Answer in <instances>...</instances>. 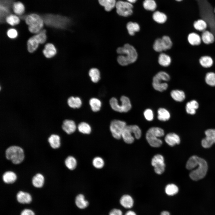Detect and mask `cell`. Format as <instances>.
<instances>
[{
    "instance_id": "obj_52",
    "label": "cell",
    "mask_w": 215,
    "mask_h": 215,
    "mask_svg": "<svg viewBox=\"0 0 215 215\" xmlns=\"http://www.w3.org/2000/svg\"><path fill=\"white\" fill-rule=\"evenodd\" d=\"M109 215H122V212L119 209H113L110 211Z\"/></svg>"
},
{
    "instance_id": "obj_17",
    "label": "cell",
    "mask_w": 215,
    "mask_h": 215,
    "mask_svg": "<svg viewBox=\"0 0 215 215\" xmlns=\"http://www.w3.org/2000/svg\"><path fill=\"white\" fill-rule=\"evenodd\" d=\"M166 142L169 146H173L179 144L180 142V138L177 134L173 133L167 134L165 138Z\"/></svg>"
},
{
    "instance_id": "obj_18",
    "label": "cell",
    "mask_w": 215,
    "mask_h": 215,
    "mask_svg": "<svg viewBox=\"0 0 215 215\" xmlns=\"http://www.w3.org/2000/svg\"><path fill=\"white\" fill-rule=\"evenodd\" d=\"M43 54L47 58H50L54 56L57 53L56 49L52 44H46L43 51Z\"/></svg>"
},
{
    "instance_id": "obj_41",
    "label": "cell",
    "mask_w": 215,
    "mask_h": 215,
    "mask_svg": "<svg viewBox=\"0 0 215 215\" xmlns=\"http://www.w3.org/2000/svg\"><path fill=\"white\" fill-rule=\"evenodd\" d=\"M89 104L92 110L94 112L99 111L101 106V102L98 99L93 98L89 101Z\"/></svg>"
},
{
    "instance_id": "obj_46",
    "label": "cell",
    "mask_w": 215,
    "mask_h": 215,
    "mask_svg": "<svg viewBox=\"0 0 215 215\" xmlns=\"http://www.w3.org/2000/svg\"><path fill=\"white\" fill-rule=\"evenodd\" d=\"M92 163L93 166L98 169L102 168L105 165L104 160L102 157L99 156L94 158L92 160Z\"/></svg>"
},
{
    "instance_id": "obj_30",
    "label": "cell",
    "mask_w": 215,
    "mask_h": 215,
    "mask_svg": "<svg viewBox=\"0 0 215 215\" xmlns=\"http://www.w3.org/2000/svg\"><path fill=\"white\" fill-rule=\"evenodd\" d=\"M44 178L43 175L39 173L36 174L33 177L32 183L35 187L37 188L42 187L44 184Z\"/></svg>"
},
{
    "instance_id": "obj_51",
    "label": "cell",
    "mask_w": 215,
    "mask_h": 215,
    "mask_svg": "<svg viewBox=\"0 0 215 215\" xmlns=\"http://www.w3.org/2000/svg\"><path fill=\"white\" fill-rule=\"evenodd\" d=\"M20 215H35V214L34 212L32 210L26 209L22 211Z\"/></svg>"
},
{
    "instance_id": "obj_31",
    "label": "cell",
    "mask_w": 215,
    "mask_h": 215,
    "mask_svg": "<svg viewBox=\"0 0 215 215\" xmlns=\"http://www.w3.org/2000/svg\"><path fill=\"white\" fill-rule=\"evenodd\" d=\"M171 95L174 100L179 102L183 101L185 98L184 92L179 90H172L171 93Z\"/></svg>"
},
{
    "instance_id": "obj_4",
    "label": "cell",
    "mask_w": 215,
    "mask_h": 215,
    "mask_svg": "<svg viewBox=\"0 0 215 215\" xmlns=\"http://www.w3.org/2000/svg\"><path fill=\"white\" fill-rule=\"evenodd\" d=\"M164 135L163 129L159 127H153L149 129L146 135V140L152 147L157 148L160 147L162 144V140L159 138Z\"/></svg>"
},
{
    "instance_id": "obj_7",
    "label": "cell",
    "mask_w": 215,
    "mask_h": 215,
    "mask_svg": "<svg viewBox=\"0 0 215 215\" xmlns=\"http://www.w3.org/2000/svg\"><path fill=\"white\" fill-rule=\"evenodd\" d=\"M5 154L7 159L15 164L20 163L24 158L23 149L16 146H12L7 148L5 150Z\"/></svg>"
},
{
    "instance_id": "obj_9",
    "label": "cell",
    "mask_w": 215,
    "mask_h": 215,
    "mask_svg": "<svg viewBox=\"0 0 215 215\" xmlns=\"http://www.w3.org/2000/svg\"><path fill=\"white\" fill-rule=\"evenodd\" d=\"M170 79L169 75L166 72L160 71L154 76L153 79L152 85L153 88L160 92L166 90L168 87L167 83L163 81H168Z\"/></svg>"
},
{
    "instance_id": "obj_36",
    "label": "cell",
    "mask_w": 215,
    "mask_h": 215,
    "mask_svg": "<svg viewBox=\"0 0 215 215\" xmlns=\"http://www.w3.org/2000/svg\"><path fill=\"white\" fill-rule=\"evenodd\" d=\"M193 26L197 30L202 32L206 30L207 27V24L204 20L199 19L194 22Z\"/></svg>"
},
{
    "instance_id": "obj_39",
    "label": "cell",
    "mask_w": 215,
    "mask_h": 215,
    "mask_svg": "<svg viewBox=\"0 0 215 215\" xmlns=\"http://www.w3.org/2000/svg\"><path fill=\"white\" fill-rule=\"evenodd\" d=\"M171 62V58L168 55L164 53H161L159 55L158 58V62L160 65L167 67L170 64Z\"/></svg>"
},
{
    "instance_id": "obj_20",
    "label": "cell",
    "mask_w": 215,
    "mask_h": 215,
    "mask_svg": "<svg viewBox=\"0 0 215 215\" xmlns=\"http://www.w3.org/2000/svg\"><path fill=\"white\" fill-rule=\"evenodd\" d=\"M116 0H98L99 4L105 11L109 12L115 7Z\"/></svg>"
},
{
    "instance_id": "obj_3",
    "label": "cell",
    "mask_w": 215,
    "mask_h": 215,
    "mask_svg": "<svg viewBox=\"0 0 215 215\" xmlns=\"http://www.w3.org/2000/svg\"><path fill=\"white\" fill-rule=\"evenodd\" d=\"M42 17L44 23L47 26L59 29H66L71 22L69 17L60 15L47 14Z\"/></svg>"
},
{
    "instance_id": "obj_34",
    "label": "cell",
    "mask_w": 215,
    "mask_h": 215,
    "mask_svg": "<svg viewBox=\"0 0 215 215\" xmlns=\"http://www.w3.org/2000/svg\"><path fill=\"white\" fill-rule=\"evenodd\" d=\"M126 28L128 33L131 36L134 35L135 32L139 31L140 29V26L137 23L131 21L127 24Z\"/></svg>"
},
{
    "instance_id": "obj_10",
    "label": "cell",
    "mask_w": 215,
    "mask_h": 215,
    "mask_svg": "<svg viewBox=\"0 0 215 215\" xmlns=\"http://www.w3.org/2000/svg\"><path fill=\"white\" fill-rule=\"evenodd\" d=\"M121 105L119 104L117 100L114 97L112 98L110 100V104L112 108L114 110L119 112H127L131 108V105L129 99L125 96L120 98Z\"/></svg>"
},
{
    "instance_id": "obj_54",
    "label": "cell",
    "mask_w": 215,
    "mask_h": 215,
    "mask_svg": "<svg viewBox=\"0 0 215 215\" xmlns=\"http://www.w3.org/2000/svg\"><path fill=\"white\" fill-rule=\"evenodd\" d=\"M160 215H170V214L168 211H164L161 212Z\"/></svg>"
},
{
    "instance_id": "obj_14",
    "label": "cell",
    "mask_w": 215,
    "mask_h": 215,
    "mask_svg": "<svg viewBox=\"0 0 215 215\" xmlns=\"http://www.w3.org/2000/svg\"><path fill=\"white\" fill-rule=\"evenodd\" d=\"M151 164L154 167V170L156 173L161 174L164 172L165 164L162 155L159 154L155 155L152 159Z\"/></svg>"
},
{
    "instance_id": "obj_8",
    "label": "cell",
    "mask_w": 215,
    "mask_h": 215,
    "mask_svg": "<svg viewBox=\"0 0 215 215\" xmlns=\"http://www.w3.org/2000/svg\"><path fill=\"white\" fill-rule=\"evenodd\" d=\"M46 30H43L30 38L27 42V49L30 53L34 52L38 48L39 44L44 43L47 39Z\"/></svg>"
},
{
    "instance_id": "obj_40",
    "label": "cell",
    "mask_w": 215,
    "mask_h": 215,
    "mask_svg": "<svg viewBox=\"0 0 215 215\" xmlns=\"http://www.w3.org/2000/svg\"><path fill=\"white\" fill-rule=\"evenodd\" d=\"M89 75L91 81L94 83L98 82L100 79V73L96 68H91L89 71Z\"/></svg>"
},
{
    "instance_id": "obj_27",
    "label": "cell",
    "mask_w": 215,
    "mask_h": 215,
    "mask_svg": "<svg viewBox=\"0 0 215 215\" xmlns=\"http://www.w3.org/2000/svg\"><path fill=\"white\" fill-rule=\"evenodd\" d=\"M50 146L53 148L57 149L60 146V138L59 136L55 134L51 135L48 139Z\"/></svg>"
},
{
    "instance_id": "obj_45",
    "label": "cell",
    "mask_w": 215,
    "mask_h": 215,
    "mask_svg": "<svg viewBox=\"0 0 215 215\" xmlns=\"http://www.w3.org/2000/svg\"><path fill=\"white\" fill-rule=\"evenodd\" d=\"M205 80L208 85L213 87L215 86V73L212 72H208L205 75Z\"/></svg>"
},
{
    "instance_id": "obj_2",
    "label": "cell",
    "mask_w": 215,
    "mask_h": 215,
    "mask_svg": "<svg viewBox=\"0 0 215 215\" xmlns=\"http://www.w3.org/2000/svg\"><path fill=\"white\" fill-rule=\"evenodd\" d=\"M116 51L120 54L118 56L117 60L121 65L126 66L133 63L137 59L138 54L136 50L128 44H125L123 47H118Z\"/></svg>"
},
{
    "instance_id": "obj_38",
    "label": "cell",
    "mask_w": 215,
    "mask_h": 215,
    "mask_svg": "<svg viewBox=\"0 0 215 215\" xmlns=\"http://www.w3.org/2000/svg\"><path fill=\"white\" fill-rule=\"evenodd\" d=\"M12 9L14 13L19 15H21L24 13L25 11V7L23 4L20 2H14Z\"/></svg>"
},
{
    "instance_id": "obj_15",
    "label": "cell",
    "mask_w": 215,
    "mask_h": 215,
    "mask_svg": "<svg viewBox=\"0 0 215 215\" xmlns=\"http://www.w3.org/2000/svg\"><path fill=\"white\" fill-rule=\"evenodd\" d=\"M205 133L206 136L202 140L201 145L205 148H209L215 143V129H208Z\"/></svg>"
},
{
    "instance_id": "obj_24",
    "label": "cell",
    "mask_w": 215,
    "mask_h": 215,
    "mask_svg": "<svg viewBox=\"0 0 215 215\" xmlns=\"http://www.w3.org/2000/svg\"><path fill=\"white\" fill-rule=\"evenodd\" d=\"M199 61L200 65L205 68L211 67L212 66L214 63L212 58L208 55L201 56L199 58Z\"/></svg>"
},
{
    "instance_id": "obj_49",
    "label": "cell",
    "mask_w": 215,
    "mask_h": 215,
    "mask_svg": "<svg viewBox=\"0 0 215 215\" xmlns=\"http://www.w3.org/2000/svg\"><path fill=\"white\" fill-rule=\"evenodd\" d=\"M144 116L146 119L150 121L152 120L153 118V114L152 110L149 109L145 110L144 112Z\"/></svg>"
},
{
    "instance_id": "obj_42",
    "label": "cell",
    "mask_w": 215,
    "mask_h": 215,
    "mask_svg": "<svg viewBox=\"0 0 215 215\" xmlns=\"http://www.w3.org/2000/svg\"><path fill=\"white\" fill-rule=\"evenodd\" d=\"M78 129L80 132L84 134H89L91 131L90 126L85 122H81L78 125Z\"/></svg>"
},
{
    "instance_id": "obj_29",
    "label": "cell",
    "mask_w": 215,
    "mask_h": 215,
    "mask_svg": "<svg viewBox=\"0 0 215 215\" xmlns=\"http://www.w3.org/2000/svg\"><path fill=\"white\" fill-rule=\"evenodd\" d=\"M121 204L126 208H131L133 204V201L132 197L128 195H124L121 198L120 201Z\"/></svg>"
},
{
    "instance_id": "obj_50",
    "label": "cell",
    "mask_w": 215,
    "mask_h": 215,
    "mask_svg": "<svg viewBox=\"0 0 215 215\" xmlns=\"http://www.w3.org/2000/svg\"><path fill=\"white\" fill-rule=\"evenodd\" d=\"M7 36L10 38L14 39L16 38L18 35L17 30L14 28H10L7 32Z\"/></svg>"
},
{
    "instance_id": "obj_23",
    "label": "cell",
    "mask_w": 215,
    "mask_h": 215,
    "mask_svg": "<svg viewBox=\"0 0 215 215\" xmlns=\"http://www.w3.org/2000/svg\"><path fill=\"white\" fill-rule=\"evenodd\" d=\"M152 18L154 21L157 23L162 24L166 21L167 16L164 13L158 10H156L153 12Z\"/></svg>"
},
{
    "instance_id": "obj_57",
    "label": "cell",
    "mask_w": 215,
    "mask_h": 215,
    "mask_svg": "<svg viewBox=\"0 0 215 215\" xmlns=\"http://www.w3.org/2000/svg\"><path fill=\"white\" fill-rule=\"evenodd\" d=\"M214 13H215V8L214 9Z\"/></svg>"
},
{
    "instance_id": "obj_53",
    "label": "cell",
    "mask_w": 215,
    "mask_h": 215,
    "mask_svg": "<svg viewBox=\"0 0 215 215\" xmlns=\"http://www.w3.org/2000/svg\"><path fill=\"white\" fill-rule=\"evenodd\" d=\"M125 215H136L135 213L132 211H127Z\"/></svg>"
},
{
    "instance_id": "obj_56",
    "label": "cell",
    "mask_w": 215,
    "mask_h": 215,
    "mask_svg": "<svg viewBox=\"0 0 215 215\" xmlns=\"http://www.w3.org/2000/svg\"><path fill=\"white\" fill-rule=\"evenodd\" d=\"M175 0L176 1L180 2V1H182L183 0Z\"/></svg>"
},
{
    "instance_id": "obj_26",
    "label": "cell",
    "mask_w": 215,
    "mask_h": 215,
    "mask_svg": "<svg viewBox=\"0 0 215 215\" xmlns=\"http://www.w3.org/2000/svg\"><path fill=\"white\" fill-rule=\"evenodd\" d=\"M16 174L11 171H6L2 175L3 180L7 184H12L16 181Z\"/></svg>"
},
{
    "instance_id": "obj_13",
    "label": "cell",
    "mask_w": 215,
    "mask_h": 215,
    "mask_svg": "<svg viewBox=\"0 0 215 215\" xmlns=\"http://www.w3.org/2000/svg\"><path fill=\"white\" fill-rule=\"evenodd\" d=\"M14 0H0V22L3 23L6 17L10 14Z\"/></svg>"
},
{
    "instance_id": "obj_11",
    "label": "cell",
    "mask_w": 215,
    "mask_h": 215,
    "mask_svg": "<svg viewBox=\"0 0 215 215\" xmlns=\"http://www.w3.org/2000/svg\"><path fill=\"white\" fill-rule=\"evenodd\" d=\"M133 4L126 1H117L115 9L117 14L119 16L127 17L131 16L133 13Z\"/></svg>"
},
{
    "instance_id": "obj_43",
    "label": "cell",
    "mask_w": 215,
    "mask_h": 215,
    "mask_svg": "<svg viewBox=\"0 0 215 215\" xmlns=\"http://www.w3.org/2000/svg\"><path fill=\"white\" fill-rule=\"evenodd\" d=\"M5 22L10 25L13 26L19 23L20 19L16 15L10 14L6 17Z\"/></svg>"
},
{
    "instance_id": "obj_55",
    "label": "cell",
    "mask_w": 215,
    "mask_h": 215,
    "mask_svg": "<svg viewBox=\"0 0 215 215\" xmlns=\"http://www.w3.org/2000/svg\"><path fill=\"white\" fill-rule=\"evenodd\" d=\"M137 0H126L128 2L133 4L135 3Z\"/></svg>"
},
{
    "instance_id": "obj_16",
    "label": "cell",
    "mask_w": 215,
    "mask_h": 215,
    "mask_svg": "<svg viewBox=\"0 0 215 215\" xmlns=\"http://www.w3.org/2000/svg\"><path fill=\"white\" fill-rule=\"evenodd\" d=\"M62 127L64 131L68 134L73 133L76 128L75 122L69 119H66L63 121Z\"/></svg>"
},
{
    "instance_id": "obj_37",
    "label": "cell",
    "mask_w": 215,
    "mask_h": 215,
    "mask_svg": "<svg viewBox=\"0 0 215 215\" xmlns=\"http://www.w3.org/2000/svg\"><path fill=\"white\" fill-rule=\"evenodd\" d=\"M170 115L169 112L166 109L159 108L158 110V119L161 121H165L169 119Z\"/></svg>"
},
{
    "instance_id": "obj_28",
    "label": "cell",
    "mask_w": 215,
    "mask_h": 215,
    "mask_svg": "<svg viewBox=\"0 0 215 215\" xmlns=\"http://www.w3.org/2000/svg\"><path fill=\"white\" fill-rule=\"evenodd\" d=\"M76 205L79 208L82 209L86 208L88 205V202L85 199L84 195L80 194L76 196L75 200Z\"/></svg>"
},
{
    "instance_id": "obj_5",
    "label": "cell",
    "mask_w": 215,
    "mask_h": 215,
    "mask_svg": "<svg viewBox=\"0 0 215 215\" xmlns=\"http://www.w3.org/2000/svg\"><path fill=\"white\" fill-rule=\"evenodd\" d=\"M24 19L31 33H37L42 30L44 23L42 17L39 15L32 13L25 17Z\"/></svg>"
},
{
    "instance_id": "obj_47",
    "label": "cell",
    "mask_w": 215,
    "mask_h": 215,
    "mask_svg": "<svg viewBox=\"0 0 215 215\" xmlns=\"http://www.w3.org/2000/svg\"><path fill=\"white\" fill-rule=\"evenodd\" d=\"M153 48L157 52L165 51L162 39H157L155 41L153 45Z\"/></svg>"
},
{
    "instance_id": "obj_44",
    "label": "cell",
    "mask_w": 215,
    "mask_h": 215,
    "mask_svg": "<svg viewBox=\"0 0 215 215\" xmlns=\"http://www.w3.org/2000/svg\"><path fill=\"white\" fill-rule=\"evenodd\" d=\"M178 191L177 186L173 184H169L165 188V193L169 196H173L176 194Z\"/></svg>"
},
{
    "instance_id": "obj_21",
    "label": "cell",
    "mask_w": 215,
    "mask_h": 215,
    "mask_svg": "<svg viewBox=\"0 0 215 215\" xmlns=\"http://www.w3.org/2000/svg\"><path fill=\"white\" fill-rule=\"evenodd\" d=\"M16 198L18 202L21 204H29L32 201V197L29 194L22 191L17 193Z\"/></svg>"
},
{
    "instance_id": "obj_25",
    "label": "cell",
    "mask_w": 215,
    "mask_h": 215,
    "mask_svg": "<svg viewBox=\"0 0 215 215\" xmlns=\"http://www.w3.org/2000/svg\"><path fill=\"white\" fill-rule=\"evenodd\" d=\"M199 104L195 100H193L188 102L186 105L185 109L187 113L191 115H194L196 110L199 108Z\"/></svg>"
},
{
    "instance_id": "obj_48",
    "label": "cell",
    "mask_w": 215,
    "mask_h": 215,
    "mask_svg": "<svg viewBox=\"0 0 215 215\" xmlns=\"http://www.w3.org/2000/svg\"><path fill=\"white\" fill-rule=\"evenodd\" d=\"M161 39L165 50L170 49L172 46V43L170 37L168 36H165Z\"/></svg>"
},
{
    "instance_id": "obj_6",
    "label": "cell",
    "mask_w": 215,
    "mask_h": 215,
    "mask_svg": "<svg viewBox=\"0 0 215 215\" xmlns=\"http://www.w3.org/2000/svg\"><path fill=\"white\" fill-rule=\"evenodd\" d=\"M141 131L139 128L136 125H126L123 130L122 137L126 143H133L134 140L133 135L135 138L139 139L141 136Z\"/></svg>"
},
{
    "instance_id": "obj_33",
    "label": "cell",
    "mask_w": 215,
    "mask_h": 215,
    "mask_svg": "<svg viewBox=\"0 0 215 215\" xmlns=\"http://www.w3.org/2000/svg\"><path fill=\"white\" fill-rule=\"evenodd\" d=\"M68 105L73 108H79L81 106L82 102L81 99L79 97L71 96L69 97L67 101Z\"/></svg>"
},
{
    "instance_id": "obj_22",
    "label": "cell",
    "mask_w": 215,
    "mask_h": 215,
    "mask_svg": "<svg viewBox=\"0 0 215 215\" xmlns=\"http://www.w3.org/2000/svg\"><path fill=\"white\" fill-rule=\"evenodd\" d=\"M189 43L192 46H198L201 43V38L200 36L195 32L189 33L187 37Z\"/></svg>"
},
{
    "instance_id": "obj_35",
    "label": "cell",
    "mask_w": 215,
    "mask_h": 215,
    "mask_svg": "<svg viewBox=\"0 0 215 215\" xmlns=\"http://www.w3.org/2000/svg\"><path fill=\"white\" fill-rule=\"evenodd\" d=\"M65 166L69 169L73 170L75 169L77 165V161L76 158L72 156H69L64 161Z\"/></svg>"
},
{
    "instance_id": "obj_12",
    "label": "cell",
    "mask_w": 215,
    "mask_h": 215,
    "mask_svg": "<svg viewBox=\"0 0 215 215\" xmlns=\"http://www.w3.org/2000/svg\"><path fill=\"white\" fill-rule=\"evenodd\" d=\"M127 125L125 122L115 119L111 121L110 125V130L113 137L116 139L122 137L123 130Z\"/></svg>"
},
{
    "instance_id": "obj_32",
    "label": "cell",
    "mask_w": 215,
    "mask_h": 215,
    "mask_svg": "<svg viewBox=\"0 0 215 215\" xmlns=\"http://www.w3.org/2000/svg\"><path fill=\"white\" fill-rule=\"evenodd\" d=\"M143 6L146 10L153 12L156 10L157 7V4L155 0H144Z\"/></svg>"
},
{
    "instance_id": "obj_19",
    "label": "cell",
    "mask_w": 215,
    "mask_h": 215,
    "mask_svg": "<svg viewBox=\"0 0 215 215\" xmlns=\"http://www.w3.org/2000/svg\"><path fill=\"white\" fill-rule=\"evenodd\" d=\"M201 39L204 44L208 45L213 44L215 41V36L211 32L205 30L202 32Z\"/></svg>"
},
{
    "instance_id": "obj_1",
    "label": "cell",
    "mask_w": 215,
    "mask_h": 215,
    "mask_svg": "<svg viewBox=\"0 0 215 215\" xmlns=\"http://www.w3.org/2000/svg\"><path fill=\"white\" fill-rule=\"evenodd\" d=\"M186 167L191 171L190 178L193 180L197 181L203 178L206 175L208 166L206 161L196 156H191L187 162Z\"/></svg>"
}]
</instances>
